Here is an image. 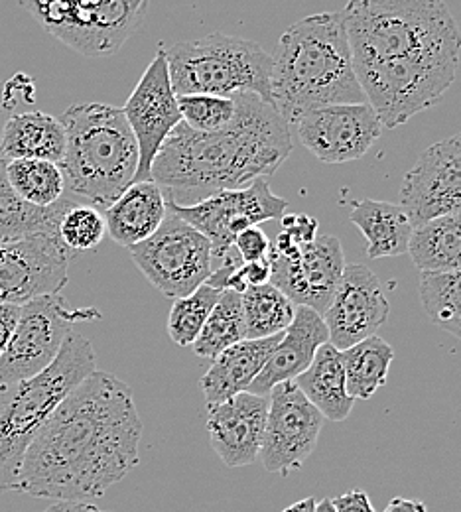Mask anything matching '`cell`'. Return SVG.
Instances as JSON below:
<instances>
[{
  "instance_id": "ee69618b",
  "label": "cell",
  "mask_w": 461,
  "mask_h": 512,
  "mask_svg": "<svg viewBox=\"0 0 461 512\" xmlns=\"http://www.w3.org/2000/svg\"><path fill=\"white\" fill-rule=\"evenodd\" d=\"M316 503H318V501H316L314 497H308V499H302V501H298V503L286 507L282 512H314Z\"/></svg>"
},
{
  "instance_id": "f546056e",
  "label": "cell",
  "mask_w": 461,
  "mask_h": 512,
  "mask_svg": "<svg viewBox=\"0 0 461 512\" xmlns=\"http://www.w3.org/2000/svg\"><path fill=\"white\" fill-rule=\"evenodd\" d=\"M245 339L241 294L223 290L192 349L201 359H215L221 351Z\"/></svg>"
},
{
  "instance_id": "8d00e7d4",
  "label": "cell",
  "mask_w": 461,
  "mask_h": 512,
  "mask_svg": "<svg viewBox=\"0 0 461 512\" xmlns=\"http://www.w3.org/2000/svg\"><path fill=\"white\" fill-rule=\"evenodd\" d=\"M233 247H235L237 255L243 262H253V260L268 258L272 241L266 237V233L263 229H259V225H257V227H249V229L241 231L235 237Z\"/></svg>"
},
{
  "instance_id": "52a82bcc",
  "label": "cell",
  "mask_w": 461,
  "mask_h": 512,
  "mask_svg": "<svg viewBox=\"0 0 461 512\" xmlns=\"http://www.w3.org/2000/svg\"><path fill=\"white\" fill-rule=\"evenodd\" d=\"M164 52L176 95L233 97L253 93L272 105V54L253 40L211 34L178 42Z\"/></svg>"
},
{
  "instance_id": "83f0119b",
  "label": "cell",
  "mask_w": 461,
  "mask_h": 512,
  "mask_svg": "<svg viewBox=\"0 0 461 512\" xmlns=\"http://www.w3.org/2000/svg\"><path fill=\"white\" fill-rule=\"evenodd\" d=\"M341 357L347 392L355 400H369L387 383L395 349L385 339L373 335L341 351Z\"/></svg>"
},
{
  "instance_id": "484cf974",
  "label": "cell",
  "mask_w": 461,
  "mask_h": 512,
  "mask_svg": "<svg viewBox=\"0 0 461 512\" xmlns=\"http://www.w3.org/2000/svg\"><path fill=\"white\" fill-rule=\"evenodd\" d=\"M75 199L62 197L50 207L24 201L6 178V160L0 158V243L18 241L38 233H58L60 221Z\"/></svg>"
},
{
  "instance_id": "8992f818",
  "label": "cell",
  "mask_w": 461,
  "mask_h": 512,
  "mask_svg": "<svg viewBox=\"0 0 461 512\" xmlns=\"http://www.w3.org/2000/svg\"><path fill=\"white\" fill-rule=\"evenodd\" d=\"M95 371L91 341L71 331L46 371L26 381L0 384V491H14L28 446L67 394Z\"/></svg>"
},
{
  "instance_id": "2e32d148",
  "label": "cell",
  "mask_w": 461,
  "mask_h": 512,
  "mask_svg": "<svg viewBox=\"0 0 461 512\" xmlns=\"http://www.w3.org/2000/svg\"><path fill=\"white\" fill-rule=\"evenodd\" d=\"M400 207L416 227L461 213V132L428 146L406 172Z\"/></svg>"
},
{
  "instance_id": "bcb514c9",
  "label": "cell",
  "mask_w": 461,
  "mask_h": 512,
  "mask_svg": "<svg viewBox=\"0 0 461 512\" xmlns=\"http://www.w3.org/2000/svg\"><path fill=\"white\" fill-rule=\"evenodd\" d=\"M314 512H335V507H333L331 499H322V501H318V503H316V509H314Z\"/></svg>"
},
{
  "instance_id": "d6986e66",
  "label": "cell",
  "mask_w": 461,
  "mask_h": 512,
  "mask_svg": "<svg viewBox=\"0 0 461 512\" xmlns=\"http://www.w3.org/2000/svg\"><path fill=\"white\" fill-rule=\"evenodd\" d=\"M268 414V394L241 392L225 402L207 404L211 448L225 467H245L259 459Z\"/></svg>"
},
{
  "instance_id": "7402d4cb",
  "label": "cell",
  "mask_w": 461,
  "mask_h": 512,
  "mask_svg": "<svg viewBox=\"0 0 461 512\" xmlns=\"http://www.w3.org/2000/svg\"><path fill=\"white\" fill-rule=\"evenodd\" d=\"M103 215L111 239L117 245L131 249L160 229L168 215L166 195L154 180L136 182L121 193Z\"/></svg>"
},
{
  "instance_id": "b9f144b4",
  "label": "cell",
  "mask_w": 461,
  "mask_h": 512,
  "mask_svg": "<svg viewBox=\"0 0 461 512\" xmlns=\"http://www.w3.org/2000/svg\"><path fill=\"white\" fill-rule=\"evenodd\" d=\"M42 512H109L87 503V501H56Z\"/></svg>"
},
{
  "instance_id": "ab89813d",
  "label": "cell",
  "mask_w": 461,
  "mask_h": 512,
  "mask_svg": "<svg viewBox=\"0 0 461 512\" xmlns=\"http://www.w3.org/2000/svg\"><path fill=\"white\" fill-rule=\"evenodd\" d=\"M239 274L243 282L249 286H263L270 282V260H253V262H243L239 268Z\"/></svg>"
},
{
  "instance_id": "4dcf8cb0",
  "label": "cell",
  "mask_w": 461,
  "mask_h": 512,
  "mask_svg": "<svg viewBox=\"0 0 461 512\" xmlns=\"http://www.w3.org/2000/svg\"><path fill=\"white\" fill-rule=\"evenodd\" d=\"M6 178L14 192L36 207H50L66 193L62 168L50 160H10Z\"/></svg>"
},
{
  "instance_id": "8fae6325",
  "label": "cell",
  "mask_w": 461,
  "mask_h": 512,
  "mask_svg": "<svg viewBox=\"0 0 461 512\" xmlns=\"http://www.w3.org/2000/svg\"><path fill=\"white\" fill-rule=\"evenodd\" d=\"M129 251L146 280L174 300L190 296L213 272L209 239L172 211L152 237Z\"/></svg>"
},
{
  "instance_id": "836d02e7",
  "label": "cell",
  "mask_w": 461,
  "mask_h": 512,
  "mask_svg": "<svg viewBox=\"0 0 461 512\" xmlns=\"http://www.w3.org/2000/svg\"><path fill=\"white\" fill-rule=\"evenodd\" d=\"M58 235L67 249L73 253L95 251L107 235V223L101 209L87 203H73L58 227Z\"/></svg>"
},
{
  "instance_id": "5b68a950",
  "label": "cell",
  "mask_w": 461,
  "mask_h": 512,
  "mask_svg": "<svg viewBox=\"0 0 461 512\" xmlns=\"http://www.w3.org/2000/svg\"><path fill=\"white\" fill-rule=\"evenodd\" d=\"M341 18L355 67L461 52L460 28L444 0H347Z\"/></svg>"
},
{
  "instance_id": "d590c367",
  "label": "cell",
  "mask_w": 461,
  "mask_h": 512,
  "mask_svg": "<svg viewBox=\"0 0 461 512\" xmlns=\"http://www.w3.org/2000/svg\"><path fill=\"white\" fill-rule=\"evenodd\" d=\"M318 239V221L306 213L282 215V231L276 241L288 245H306Z\"/></svg>"
},
{
  "instance_id": "30bf717a",
  "label": "cell",
  "mask_w": 461,
  "mask_h": 512,
  "mask_svg": "<svg viewBox=\"0 0 461 512\" xmlns=\"http://www.w3.org/2000/svg\"><path fill=\"white\" fill-rule=\"evenodd\" d=\"M97 308H73L62 292L20 306L14 333L0 357V384L18 383L46 371L77 321L99 320Z\"/></svg>"
},
{
  "instance_id": "74e56055",
  "label": "cell",
  "mask_w": 461,
  "mask_h": 512,
  "mask_svg": "<svg viewBox=\"0 0 461 512\" xmlns=\"http://www.w3.org/2000/svg\"><path fill=\"white\" fill-rule=\"evenodd\" d=\"M2 97L6 109L12 113L18 105H26L34 101V81L26 73L14 75L10 81L2 85Z\"/></svg>"
},
{
  "instance_id": "cb8c5ba5",
  "label": "cell",
  "mask_w": 461,
  "mask_h": 512,
  "mask_svg": "<svg viewBox=\"0 0 461 512\" xmlns=\"http://www.w3.org/2000/svg\"><path fill=\"white\" fill-rule=\"evenodd\" d=\"M349 221L363 233L371 260L408 255L414 225L400 205L377 199L353 201Z\"/></svg>"
},
{
  "instance_id": "f6af8a7d",
  "label": "cell",
  "mask_w": 461,
  "mask_h": 512,
  "mask_svg": "<svg viewBox=\"0 0 461 512\" xmlns=\"http://www.w3.org/2000/svg\"><path fill=\"white\" fill-rule=\"evenodd\" d=\"M12 117V113L6 109V105H4V97H2V83H0V140H2V132H4V127H6V123H8V119Z\"/></svg>"
},
{
  "instance_id": "3957f363",
  "label": "cell",
  "mask_w": 461,
  "mask_h": 512,
  "mask_svg": "<svg viewBox=\"0 0 461 512\" xmlns=\"http://www.w3.org/2000/svg\"><path fill=\"white\" fill-rule=\"evenodd\" d=\"M272 107L292 127L324 105L367 103L341 12H320L292 24L278 40L270 75Z\"/></svg>"
},
{
  "instance_id": "60d3db41",
  "label": "cell",
  "mask_w": 461,
  "mask_h": 512,
  "mask_svg": "<svg viewBox=\"0 0 461 512\" xmlns=\"http://www.w3.org/2000/svg\"><path fill=\"white\" fill-rule=\"evenodd\" d=\"M18 316H20V304H12V302L0 304V357L14 333Z\"/></svg>"
},
{
  "instance_id": "f35d334b",
  "label": "cell",
  "mask_w": 461,
  "mask_h": 512,
  "mask_svg": "<svg viewBox=\"0 0 461 512\" xmlns=\"http://www.w3.org/2000/svg\"><path fill=\"white\" fill-rule=\"evenodd\" d=\"M335 512H377L371 505V499L361 489H351L337 499H331Z\"/></svg>"
},
{
  "instance_id": "d4e9b609",
  "label": "cell",
  "mask_w": 461,
  "mask_h": 512,
  "mask_svg": "<svg viewBox=\"0 0 461 512\" xmlns=\"http://www.w3.org/2000/svg\"><path fill=\"white\" fill-rule=\"evenodd\" d=\"M306 398L333 422H343L355 406V398L347 392L343 357L337 347L326 343L318 349L312 365L294 379Z\"/></svg>"
},
{
  "instance_id": "d6a6232c",
  "label": "cell",
  "mask_w": 461,
  "mask_h": 512,
  "mask_svg": "<svg viewBox=\"0 0 461 512\" xmlns=\"http://www.w3.org/2000/svg\"><path fill=\"white\" fill-rule=\"evenodd\" d=\"M221 290L211 284H201L190 296L174 300L170 318H168V335L180 347H192L198 339L211 310L215 308Z\"/></svg>"
},
{
  "instance_id": "7bdbcfd3",
  "label": "cell",
  "mask_w": 461,
  "mask_h": 512,
  "mask_svg": "<svg viewBox=\"0 0 461 512\" xmlns=\"http://www.w3.org/2000/svg\"><path fill=\"white\" fill-rule=\"evenodd\" d=\"M383 512H428V507L422 501H410L404 497H395Z\"/></svg>"
},
{
  "instance_id": "7a4b0ae2",
  "label": "cell",
  "mask_w": 461,
  "mask_h": 512,
  "mask_svg": "<svg viewBox=\"0 0 461 512\" xmlns=\"http://www.w3.org/2000/svg\"><path fill=\"white\" fill-rule=\"evenodd\" d=\"M229 127L198 132L180 123L154 158L150 178L168 201L194 205L209 195L243 190L268 178L292 154V134L278 111L259 95L241 93Z\"/></svg>"
},
{
  "instance_id": "1f68e13d",
  "label": "cell",
  "mask_w": 461,
  "mask_h": 512,
  "mask_svg": "<svg viewBox=\"0 0 461 512\" xmlns=\"http://www.w3.org/2000/svg\"><path fill=\"white\" fill-rule=\"evenodd\" d=\"M418 290L430 321L461 341V270L420 272Z\"/></svg>"
},
{
  "instance_id": "9c48e42d",
  "label": "cell",
  "mask_w": 461,
  "mask_h": 512,
  "mask_svg": "<svg viewBox=\"0 0 461 512\" xmlns=\"http://www.w3.org/2000/svg\"><path fill=\"white\" fill-rule=\"evenodd\" d=\"M38 24L87 58L115 54L140 28L150 0H20Z\"/></svg>"
},
{
  "instance_id": "e0dca14e",
  "label": "cell",
  "mask_w": 461,
  "mask_h": 512,
  "mask_svg": "<svg viewBox=\"0 0 461 512\" xmlns=\"http://www.w3.org/2000/svg\"><path fill=\"white\" fill-rule=\"evenodd\" d=\"M292 128L300 142L326 164L363 158L383 134V125L369 103L316 107L302 113Z\"/></svg>"
},
{
  "instance_id": "9a60e30c",
  "label": "cell",
  "mask_w": 461,
  "mask_h": 512,
  "mask_svg": "<svg viewBox=\"0 0 461 512\" xmlns=\"http://www.w3.org/2000/svg\"><path fill=\"white\" fill-rule=\"evenodd\" d=\"M123 113L138 144V170L134 182H148L154 158L162 144L182 123L178 109V95L174 93L166 52L160 48L154 60L142 73Z\"/></svg>"
},
{
  "instance_id": "44dd1931",
  "label": "cell",
  "mask_w": 461,
  "mask_h": 512,
  "mask_svg": "<svg viewBox=\"0 0 461 512\" xmlns=\"http://www.w3.org/2000/svg\"><path fill=\"white\" fill-rule=\"evenodd\" d=\"M280 337L282 333L266 339H243L211 359V367L199 381L205 402L217 404L249 392Z\"/></svg>"
},
{
  "instance_id": "5bb4252c",
  "label": "cell",
  "mask_w": 461,
  "mask_h": 512,
  "mask_svg": "<svg viewBox=\"0 0 461 512\" xmlns=\"http://www.w3.org/2000/svg\"><path fill=\"white\" fill-rule=\"evenodd\" d=\"M324 428V414L294 381L268 392V414L259 459L268 473L288 477L314 453Z\"/></svg>"
},
{
  "instance_id": "7c38bea8",
  "label": "cell",
  "mask_w": 461,
  "mask_h": 512,
  "mask_svg": "<svg viewBox=\"0 0 461 512\" xmlns=\"http://www.w3.org/2000/svg\"><path fill=\"white\" fill-rule=\"evenodd\" d=\"M166 207L209 239L211 260L221 264L239 258L233 243L241 231L270 219H282L288 201L272 193L266 178H257L243 190L215 193L194 205H178L166 199Z\"/></svg>"
},
{
  "instance_id": "603a6c76",
  "label": "cell",
  "mask_w": 461,
  "mask_h": 512,
  "mask_svg": "<svg viewBox=\"0 0 461 512\" xmlns=\"http://www.w3.org/2000/svg\"><path fill=\"white\" fill-rule=\"evenodd\" d=\"M66 154V128L60 119L26 111L8 119L2 140L0 158L10 160H50L60 164Z\"/></svg>"
},
{
  "instance_id": "ffe728a7",
  "label": "cell",
  "mask_w": 461,
  "mask_h": 512,
  "mask_svg": "<svg viewBox=\"0 0 461 512\" xmlns=\"http://www.w3.org/2000/svg\"><path fill=\"white\" fill-rule=\"evenodd\" d=\"M330 343V331L324 316L298 306L292 323L282 331L280 341L264 363L263 371L253 381L249 392L268 394L276 384L294 381L314 361L318 349Z\"/></svg>"
},
{
  "instance_id": "ac0fdd59",
  "label": "cell",
  "mask_w": 461,
  "mask_h": 512,
  "mask_svg": "<svg viewBox=\"0 0 461 512\" xmlns=\"http://www.w3.org/2000/svg\"><path fill=\"white\" fill-rule=\"evenodd\" d=\"M389 300L377 274L363 264H345L339 286L324 314L330 343L345 351L377 335L389 320Z\"/></svg>"
},
{
  "instance_id": "6da1fadb",
  "label": "cell",
  "mask_w": 461,
  "mask_h": 512,
  "mask_svg": "<svg viewBox=\"0 0 461 512\" xmlns=\"http://www.w3.org/2000/svg\"><path fill=\"white\" fill-rule=\"evenodd\" d=\"M142 430L131 386L97 369L28 446L14 491L54 501L99 499L138 465Z\"/></svg>"
},
{
  "instance_id": "e575fe53",
  "label": "cell",
  "mask_w": 461,
  "mask_h": 512,
  "mask_svg": "<svg viewBox=\"0 0 461 512\" xmlns=\"http://www.w3.org/2000/svg\"><path fill=\"white\" fill-rule=\"evenodd\" d=\"M182 123L198 132L229 127L237 115V99L217 95H178Z\"/></svg>"
},
{
  "instance_id": "4fadbf2b",
  "label": "cell",
  "mask_w": 461,
  "mask_h": 512,
  "mask_svg": "<svg viewBox=\"0 0 461 512\" xmlns=\"http://www.w3.org/2000/svg\"><path fill=\"white\" fill-rule=\"evenodd\" d=\"M270 284L296 306L326 314L345 270V255L339 239L318 235L306 245L274 241L268 253Z\"/></svg>"
},
{
  "instance_id": "ba28073f",
  "label": "cell",
  "mask_w": 461,
  "mask_h": 512,
  "mask_svg": "<svg viewBox=\"0 0 461 512\" xmlns=\"http://www.w3.org/2000/svg\"><path fill=\"white\" fill-rule=\"evenodd\" d=\"M460 54H422L355 67L381 125L396 128L434 107L454 85Z\"/></svg>"
},
{
  "instance_id": "277c9868",
  "label": "cell",
  "mask_w": 461,
  "mask_h": 512,
  "mask_svg": "<svg viewBox=\"0 0 461 512\" xmlns=\"http://www.w3.org/2000/svg\"><path fill=\"white\" fill-rule=\"evenodd\" d=\"M66 154L60 162L66 190L105 211L121 197L138 170V144L123 109L107 103H75L62 115Z\"/></svg>"
},
{
  "instance_id": "4316f807",
  "label": "cell",
  "mask_w": 461,
  "mask_h": 512,
  "mask_svg": "<svg viewBox=\"0 0 461 512\" xmlns=\"http://www.w3.org/2000/svg\"><path fill=\"white\" fill-rule=\"evenodd\" d=\"M408 255L420 272L461 270V213L444 215L416 227Z\"/></svg>"
},
{
  "instance_id": "f1b7e54d",
  "label": "cell",
  "mask_w": 461,
  "mask_h": 512,
  "mask_svg": "<svg viewBox=\"0 0 461 512\" xmlns=\"http://www.w3.org/2000/svg\"><path fill=\"white\" fill-rule=\"evenodd\" d=\"M245 339H266L282 333L296 316V304L270 282L249 286L243 294Z\"/></svg>"
}]
</instances>
